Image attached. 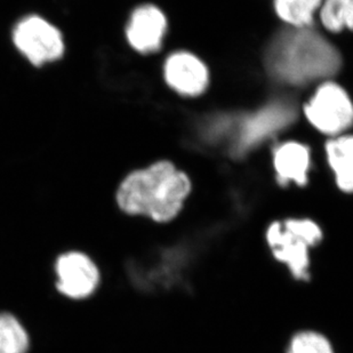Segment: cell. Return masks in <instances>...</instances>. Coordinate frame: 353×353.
Wrapping results in <instances>:
<instances>
[{"label":"cell","instance_id":"cell-1","mask_svg":"<svg viewBox=\"0 0 353 353\" xmlns=\"http://www.w3.org/2000/svg\"><path fill=\"white\" fill-rule=\"evenodd\" d=\"M190 189L185 174L170 161H158L128 174L118 185L116 203L128 216H145L157 223H168L180 213Z\"/></svg>","mask_w":353,"mask_h":353},{"label":"cell","instance_id":"cell-2","mask_svg":"<svg viewBox=\"0 0 353 353\" xmlns=\"http://www.w3.org/2000/svg\"><path fill=\"white\" fill-rule=\"evenodd\" d=\"M267 64L278 79L302 85L336 74L341 57L336 48L319 34L297 28L283 31L272 40Z\"/></svg>","mask_w":353,"mask_h":353},{"label":"cell","instance_id":"cell-3","mask_svg":"<svg viewBox=\"0 0 353 353\" xmlns=\"http://www.w3.org/2000/svg\"><path fill=\"white\" fill-rule=\"evenodd\" d=\"M323 240V231L311 220L274 222L267 231L268 245L276 261L286 264L296 280L310 278L309 250Z\"/></svg>","mask_w":353,"mask_h":353},{"label":"cell","instance_id":"cell-4","mask_svg":"<svg viewBox=\"0 0 353 353\" xmlns=\"http://www.w3.org/2000/svg\"><path fill=\"white\" fill-rule=\"evenodd\" d=\"M12 40L15 48L34 67L57 62L65 52L60 29L37 14L27 15L15 24Z\"/></svg>","mask_w":353,"mask_h":353},{"label":"cell","instance_id":"cell-5","mask_svg":"<svg viewBox=\"0 0 353 353\" xmlns=\"http://www.w3.org/2000/svg\"><path fill=\"white\" fill-rule=\"evenodd\" d=\"M54 288L68 301H86L97 293L101 271L93 257L80 250H64L54 260Z\"/></svg>","mask_w":353,"mask_h":353},{"label":"cell","instance_id":"cell-6","mask_svg":"<svg viewBox=\"0 0 353 353\" xmlns=\"http://www.w3.org/2000/svg\"><path fill=\"white\" fill-rule=\"evenodd\" d=\"M305 114L323 133H341L353 123V104L340 86L325 83L305 107Z\"/></svg>","mask_w":353,"mask_h":353},{"label":"cell","instance_id":"cell-7","mask_svg":"<svg viewBox=\"0 0 353 353\" xmlns=\"http://www.w3.org/2000/svg\"><path fill=\"white\" fill-rule=\"evenodd\" d=\"M166 28V17L158 7L142 5L133 10L127 23V41L139 53H154L161 47Z\"/></svg>","mask_w":353,"mask_h":353},{"label":"cell","instance_id":"cell-8","mask_svg":"<svg viewBox=\"0 0 353 353\" xmlns=\"http://www.w3.org/2000/svg\"><path fill=\"white\" fill-rule=\"evenodd\" d=\"M294 118V108L285 102H274L264 108L243 123L236 143L238 152H243L260 143L261 141L286 127Z\"/></svg>","mask_w":353,"mask_h":353},{"label":"cell","instance_id":"cell-9","mask_svg":"<svg viewBox=\"0 0 353 353\" xmlns=\"http://www.w3.org/2000/svg\"><path fill=\"white\" fill-rule=\"evenodd\" d=\"M165 78L173 90L184 95L203 93L208 83L206 67L189 53L173 54L167 59Z\"/></svg>","mask_w":353,"mask_h":353},{"label":"cell","instance_id":"cell-10","mask_svg":"<svg viewBox=\"0 0 353 353\" xmlns=\"http://www.w3.org/2000/svg\"><path fill=\"white\" fill-rule=\"evenodd\" d=\"M309 165V149L300 143L290 142L283 144L274 154V167L278 181L281 184L295 182L299 185H304L307 181Z\"/></svg>","mask_w":353,"mask_h":353},{"label":"cell","instance_id":"cell-11","mask_svg":"<svg viewBox=\"0 0 353 353\" xmlns=\"http://www.w3.org/2000/svg\"><path fill=\"white\" fill-rule=\"evenodd\" d=\"M327 156L337 185L341 190L353 194V137H344L327 143Z\"/></svg>","mask_w":353,"mask_h":353},{"label":"cell","instance_id":"cell-12","mask_svg":"<svg viewBox=\"0 0 353 353\" xmlns=\"http://www.w3.org/2000/svg\"><path fill=\"white\" fill-rule=\"evenodd\" d=\"M31 337L23 321L8 311L0 312V353H29Z\"/></svg>","mask_w":353,"mask_h":353},{"label":"cell","instance_id":"cell-13","mask_svg":"<svg viewBox=\"0 0 353 353\" xmlns=\"http://www.w3.org/2000/svg\"><path fill=\"white\" fill-rule=\"evenodd\" d=\"M321 0H276V13L283 20L296 28L310 24Z\"/></svg>","mask_w":353,"mask_h":353},{"label":"cell","instance_id":"cell-14","mask_svg":"<svg viewBox=\"0 0 353 353\" xmlns=\"http://www.w3.org/2000/svg\"><path fill=\"white\" fill-rule=\"evenodd\" d=\"M321 20L332 31L344 28L353 30V0H326L321 10Z\"/></svg>","mask_w":353,"mask_h":353},{"label":"cell","instance_id":"cell-15","mask_svg":"<svg viewBox=\"0 0 353 353\" xmlns=\"http://www.w3.org/2000/svg\"><path fill=\"white\" fill-rule=\"evenodd\" d=\"M287 353H335L330 340L314 330H304L295 334Z\"/></svg>","mask_w":353,"mask_h":353}]
</instances>
